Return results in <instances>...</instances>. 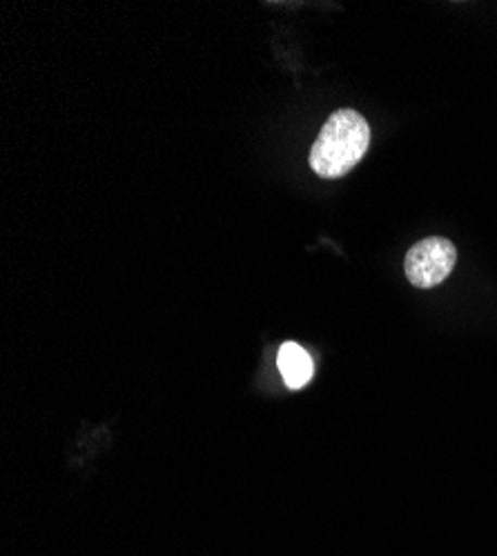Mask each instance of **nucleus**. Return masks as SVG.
<instances>
[{
    "label": "nucleus",
    "instance_id": "1",
    "mask_svg": "<svg viewBox=\"0 0 497 556\" xmlns=\"http://www.w3.org/2000/svg\"><path fill=\"white\" fill-rule=\"evenodd\" d=\"M371 125L355 110H337L324 123L310 150V167L322 178L346 176L366 156Z\"/></svg>",
    "mask_w": 497,
    "mask_h": 556
},
{
    "label": "nucleus",
    "instance_id": "2",
    "mask_svg": "<svg viewBox=\"0 0 497 556\" xmlns=\"http://www.w3.org/2000/svg\"><path fill=\"white\" fill-rule=\"evenodd\" d=\"M458 263V248L448 239L431 237L415 243L403 258V271L420 290H431L446 281Z\"/></svg>",
    "mask_w": 497,
    "mask_h": 556
},
{
    "label": "nucleus",
    "instance_id": "3",
    "mask_svg": "<svg viewBox=\"0 0 497 556\" xmlns=\"http://www.w3.org/2000/svg\"><path fill=\"white\" fill-rule=\"evenodd\" d=\"M277 363H279V372L290 390L306 388L314 375V363H312L310 354L293 341L282 345Z\"/></svg>",
    "mask_w": 497,
    "mask_h": 556
}]
</instances>
